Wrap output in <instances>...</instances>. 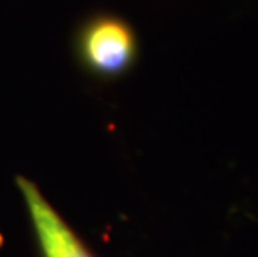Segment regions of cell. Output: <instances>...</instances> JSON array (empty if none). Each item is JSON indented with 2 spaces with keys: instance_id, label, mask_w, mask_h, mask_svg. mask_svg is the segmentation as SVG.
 Segmentation results:
<instances>
[{
  "instance_id": "7a4b0ae2",
  "label": "cell",
  "mask_w": 258,
  "mask_h": 257,
  "mask_svg": "<svg viewBox=\"0 0 258 257\" xmlns=\"http://www.w3.org/2000/svg\"><path fill=\"white\" fill-rule=\"evenodd\" d=\"M17 187L24 195L43 257H93L30 179L19 176Z\"/></svg>"
},
{
  "instance_id": "6da1fadb",
  "label": "cell",
  "mask_w": 258,
  "mask_h": 257,
  "mask_svg": "<svg viewBox=\"0 0 258 257\" xmlns=\"http://www.w3.org/2000/svg\"><path fill=\"white\" fill-rule=\"evenodd\" d=\"M79 64L100 79H117L134 67L139 37L128 20L112 12H95L79 24L74 35Z\"/></svg>"
},
{
  "instance_id": "3957f363",
  "label": "cell",
  "mask_w": 258,
  "mask_h": 257,
  "mask_svg": "<svg viewBox=\"0 0 258 257\" xmlns=\"http://www.w3.org/2000/svg\"><path fill=\"white\" fill-rule=\"evenodd\" d=\"M2 242H4V237H2V234H0V245H2Z\"/></svg>"
}]
</instances>
